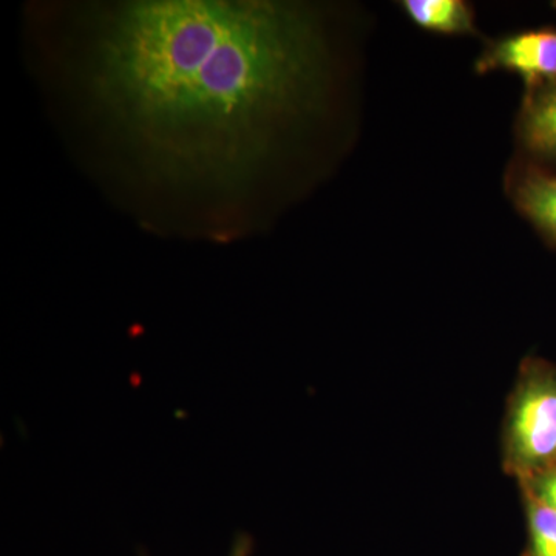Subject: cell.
I'll return each mask as SVG.
<instances>
[{
    "label": "cell",
    "instance_id": "1",
    "mask_svg": "<svg viewBox=\"0 0 556 556\" xmlns=\"http://www.w3.org/2000/svg\"><path fill=\"white\" fill-rule=\"evenodd\" d=\"M64 72L153 186L239 206L345 105L351 67L328 7L121 0L70 7Z\"/></svg>",
    "mask_w": 556,
    "mask_h": 556
},
{
    "label": "cell",
    "instance_id": "2",
    "mask_svg": "<svg viewBox=\"0 0 556 556\" xmlns=\"http://www.w3.org/2000/svg\"><path fill=\"white\" fill-rule=\"evenodd\" d=\"M503 466L518 482L556 467V365L526 357L508 397Z\"/></svg>",
    "mask_w": 556,
    "mask_h": 556
},
{
    "label": "cell",
    "instance_id": "3",
    "mask_svg": "<svg viewBox=\"0 0 556 556\" xmlns=\"http://www.w3.org/2000/svg\"><path fill=\"white\" fill-rule=\"evenodd\" d=\"M504 70L525 83V91L556 78V27L527 28L490 39L475 62L477 75Z\"/></svg>",
    "mask_w": 556,
    "mask_h": 556
},
{
    "label": "cell",
    "instance_id": "4",
    "mask_svg": "<svg viewBox=\"0 0 556 556\" xmlns=\"http://www.w3.org/2000/svg\"><path fill=\"white\" fill-rule=\"evenodd\" d=\"M504 188L522 217L556 248V174L526 156L508 164Z\"/></svg>",
    "mask_w": 556,
    "mask_h": 556
},
{
    "label": "cell",
    "instance_id": "5",
    "mask_svg": "<svg viewBox=\"0 0 556 556\" xmlns=\"http://www.w3.org/2000/svg\"><path fill=\"white\" fill-rule=\"evenodd\" d=\"M515 134L522 156L541 164H556V78L525 91Z\"/></svg>",
    "mask_w": 556,
    "mask_h": 556
},
{
    "label": "cell",
    "instance_id": "6",
    "mask_svg": "<svg viewBox=\"0 0 556 556\" xmlns=\"http://www.w3.org/2000/svg\"><path fill=\"white\" fill-rule=\"evenodd\" d=\"M399 5L408 20L422 30L482 38L477 27V11L464 0H404Z\"/></svg>",
    "mask_w": 556,
    "mask_h": 556
},
{
    "label": "cell",
    "instance_id": "7",
    "mask_svg": "<svg viewBox=\"0 0 556 556\" xmlns=\"http://www.w3.org/2000/svg\"><path fill=\"white\" fill-rule=\"evenodd\" d=\"M527 518V546L522 556H556V510L522 490Z\"/></svg>",
    "mask_w": 556,
    "mask_h": 556
},
{
    "label": "cell",
    "instance_id": "8",
    "mask_svg": "<svg viewBox=\"0 0 556 556\" xmlns=\"http://www.w3.org/2000/svg\"><path fill=\"white\" fill-rule=\"evenodd\" d=\"M519 486L556 510V467L529 481L519 482Z\"/></svg>",
    "mask_w": 556,
    "mask_h": 556
},
{
    "label": "cell",
    "instance_id": "9",
    "mask_svg": "<svg viewBox=\"0 0 556 556\" xmlns=\"http://www.w3.org/2000/svg\"><path fill=\"white\" fill-rule=\"evenodd\" d=\"M254 551V540L247 533H239L233 540L229 556H251Z\"/></svg>",
    "mask_w": 556,
    "mask_h": 556
},
{
    "label": "cell",
    "instance_id": "10",
    "mask_svg": "<svg viewBox=\"0 0 556 556\" xmlns=\"http://www.w3.org/2000/svg\"><path fill=\"white\" fill-rule=\"evenodd\" d=\"M552 5H554V9H556V2L552 3Z\"/></svg>",
    "mask_w": 556,
    "mask_h": 556
}]
</instances>
